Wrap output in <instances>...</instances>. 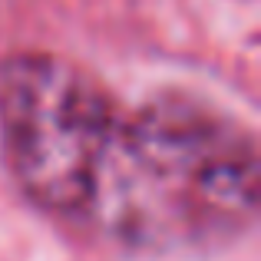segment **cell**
I'll return each mask as SVG.
<instances>
[{"label":"cell","instance_id":"cell-1","mask_svg":"<svg viewBox=\"0 0 261 261\" xmlns=\"http://www.w3.org/2000/svg\"><path fill=\"white\" fill-rule=\"evenodd\" d=\"M255 139L218 109L162 96L116 122L89 208L122 242L208 245L258 215Z\"/></svg>","mask_w":261,"mask_h":261},{"label":"cell","instance_id":"cell-2","mask_svg":"<svg viewBox=\"0 0 261 261\" xmlns=\"http://www.w3.org/2000/svg\"><path fill=\"white\" fill-rule=\"evenodd\" d=\"M119 116L80 66L50 53L0 63V133L10 172L30 202L76 215L89 208Z\"/></svg>","mask_w":261,"mask_h":261}]
</instances>
